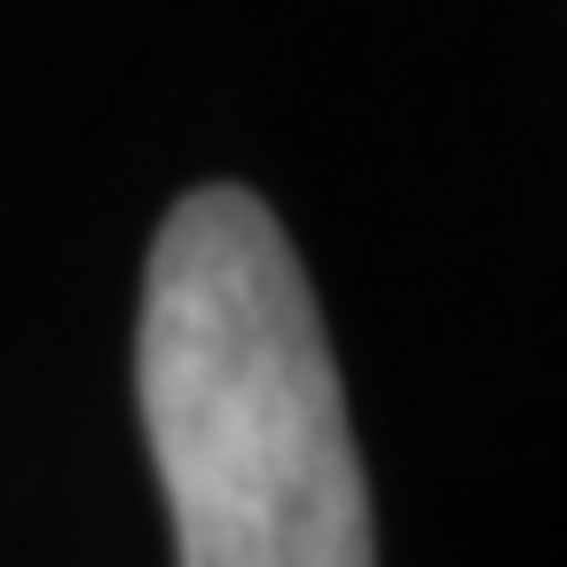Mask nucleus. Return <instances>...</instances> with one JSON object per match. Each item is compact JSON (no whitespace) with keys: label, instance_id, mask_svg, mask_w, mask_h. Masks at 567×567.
Here are the masks:
<instances>
[{"label":"nucleus","instance_id":"nucleus-1","mask_svg":"<svg viewBox=\"0 0 567 567\" xmlns=\"http://www.w3.org/2000/svg\"><path fill=\"white\" fill-rule=\"evenodd\" d=\"M134 386L182 567H379L316 292L252 189L166 213Z\"/></svg>","mask_w":567,"mask_h":567}]
</instances>
